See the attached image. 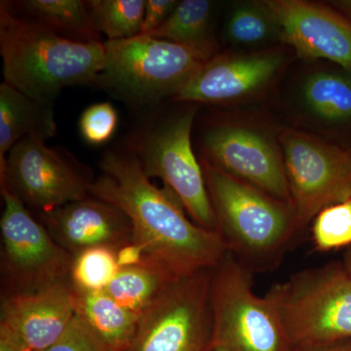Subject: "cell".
<instances>
[{"mask_svg":"<svg viewBox=\"0 0 351 351\" xmlns=\"http://www.w3.org/2000/svg\"><path fill=\"white\" fill-rule=\"evenodd\" d=\"M100 169L90 195L128 217L132 242L142 249L145 260L181 278L214 269L226 255L228 250L218 232L193 223L169 191L152 184L131 152H106Z\"/></svg>","mask_w":351,"mask_h":351,"instance_id":"obj_1","label":"cell"},{"mask_svg":"<svg viewBox=\"0 0 351 351\" xmlns=\"http://www.w3.org/2000/svg\"><path fill=\"white\" fill-rule=\"evenodd\" d=\"M0 54L4 82L36 100L52 103L75 85L96 82L105 66L104 43H80L18 17L0 4Z\"/></svg>","mask_w":351,"mask_h":351,"instance_id":"obj_2","label":"cell"},{"mask_svg":"<svg viewBox=\"0 0 351 351\" xmlns=\"http://www.w3.org/2000/svg\"><path fill=\"white\" fill-rule=\"evenodd\" d=\"M217 232L226 250L249 270L278 262L300 230L290 202L201 163Z\"/></svg>","mask_w":351,"mask_h":351,"instance_id":"obj_3","label":"cell"},{"mask_svg":"<svg viewBox=\"0 0 351 351\" xmlns=\"http://www.w3.org/2000/svg\"><path fill=\"white\" fill-rule=\"evenodd\" d=\"M105 66L95 84L131 106L174 98L211 56L189 46L137 36L107 40Z\"/></svg>","mask_w":351,"mask_h":351,"instance_id":"obj_4","label":"cell"},{"mask_svg":"<svg viewBox=\"0 0 351 351\" xmlns=\"http://www.w3.org/2000/svg\"><path fill=\"white\" fill-rule=\"evenodd\" d=\"M265 295L293 350L351 339V276L343 263L295 274Z\"/></svg>","mask_w":351,"mask_h":351,"instance_id":"obj_5","label":"cell"},{"mask_svg":"<svg viewBox=\"0 0 351 351\" xmlns=\"http://www.w3.org/2000/svg\"><path fill=\"white\" fill-rule=\"evenodd\" d=\"M210 351H292L274 304L252 288L251 271L230 252L213 269Z\"/></svg>","mask_w":351,"mask_h":351,"instance_id":"obj_6","label":"cell"},{"mask_svg":"<svg viewBox=\"0 0 351 351\" xmlns=\"http://www.w3.org/2000/svg\"><path fill=\"white\" fill-rule=\"evenodd\" d=\"M196 108L152 122L134 138L130 152L149 179L158 178L193 223L217 232L216 219L202 166L191 145Z\"/></svg>","mask_w":351,"mask_h":351,"instance_id":"obj_7","label":"cell"},{"mask_svg":"<svg viewBox=\"0 0 351 351\" xmlns=\"http://www.w3.org/2000/svg\"><path fill=\"white\" fill-rule=\"evenodd\" d=\"M213 269L170 284L138 317L124 351H210Z\"/></svg>","mask_w":351,"mask_h":351,"instance_id":"obj_8","label":"cell"},{"mask_svg":"<svg viewBox=\"0 0 351 351\" xmlns=\"http://www.w3.org/2000/svg\"><path fill=\"white\" fill-rule=\"evenodd\" d=\"M0 221L3 295L36 292L53 284L71 282L73 257L52 239L20 199L1 191Z\"/></svg>","mask_w":351,"mask_h":351,"instance_id":"obj_9","label":"cell"},{"mask_svg":"<svg viewBox=\"0 0 351 351\" xmlns=\"http://www.w3.org/2000/svg\"><path fill=\"white\" fill-rule=\"evenodd\" d=\"M290 203L300 230L320 211L351 197V152L298 130L278 138Z\"/></svg>","mask_w":351,"mask_h":351,"instance_id":"obj_10","label":"cell"},{"mask_svg":"<svg viewBox=\"0 0 351 351\" xmlns=\"http://www.w3.org/2000/svg\"><path fill=\"white\" fill-rule=\"evenodd\" d=\"M94 180L73 156L36 138L20 141L0 168L1 191L6 189L38 213L89 197Z\"/></svg>","mask_w":351,"mask_h":351,"instance_id":"obj_11","label":"cell"},{"mask_svg":"<svg viewBox=\"0 0 351 351\" xmlns=\"http://www.w3.org/2000/svg\"><path fill=\"white\" fill-rule=\"evenodd\" d=\"M203 161L278 199L290 202L282 149L267 132L219 123L202 137Z\"/></svg>","mask_w":351,"mask_h":351,"instance_id":"obj_12","label":"cell"},{"mask_svg":"<svg viewBox=\"0 0 351 351\" xmlns=\"http://www.w3.org/2000/svg\"><path fill=\"white\" fill-rule=\"evenodd\" d=\"M281 29V40L304 60L324 59L351 75V21L330 4L265 0Z\"/></svg>","mask_w":351,"mask_h":351,"instance_id":"obj_13","label":"cell"},{"mask_svg":"<svg viewBox=\"0 0 351 351\" xmlns=\"http://www.w3.org/2000/svg\"><path fill=\"white\" fill-rule=\"evenodd\" d=\"M283 63V54L278 50L212 57L173 100L193 105L247 98L267 86Z\"/></svg>","mask_w":351,"mask_h":351,"instance_id":"obj_14","label":"cell"},{"mask_svg":"<svg viewBox=\"0 0 351 351\" xmlns=\"http://www.w3.org/2000/svg\"><path fill=\"white\" fill-rule=\"evenodd\" d=\"M38 218L56 243L73 257L94 247L117 250L133 240L128 217L119 208L91 195L38 213Z\"/></svg>","mask_w":351,"mask_h":351,"instance_id":"obj_15","label":"cell"},{"mask_svg":"<svg viewBox=\"0 0 351 351\" xmlns=\"http://www.w3.org/2000/svg\"><path fill=\"white\" fill-rule=\"evenodd\" d=\"M75 315L71 282L53 284L25 294L2 295L1 323L20 335L32 351L54 345Z\"/></svg>","mask_w":351,"mask_h":351,"instance_id":"obj_16","label":"cell"},{"mask_svg":"<svg viewBox=\"0 0 351 351\" xmlns=\"http://www.w3.org/2000/svg\"><path fill=\"white\" fill-rule=\"evenodd\" d=\"M53 104L32 99L2 82L0 85V168L7 154L25 138L45 143L56 135Z\"/></svg>","mask_w":351,"mask_h":351,"instance_id":"obj_17","label":"cell"},{"mask_svg":"<svg viewBox=\"0 0 351 351\" xmlns=\"http://www.w3.org/2000/svg\"><path fill=\"white\" fill-rule=\"evenodd\" d=\"M75 291L76 314L108 351H124L140 315L120 306L105 290Z\"/></svg>","mask_w":351,"mask_h":351,"instance_id":"obj_18","label":"cell"},{"mask_svg":"<svg viewBox=\"0 0 351 351\" xmlns=\"http://www.w3.org/2000/svg\"><path fill=\"white\" fill-rule=\"evenodd\" d=\"M302 106L326 125L351 127V75L346 71H314L300 90Z\"/></svg>","mask_w":351,"mask_h":351,"instance_id":"obj_19","label":"cell"},{"mask_svg":"<svg viewBox=\"0 0 351 351\" xmlns=\"http://www.w3.org/2000/svg\"><path fill=\"white\" fill-rule=\"evenodd\" d=\"M24 19L47 27L60 36L80 43H101L92 22L86 1L25 0L17 2Z\"/></svg>","mask_w":351,"mask_h":351,"instance_id":"obj_20","label":"cell"},{"mask_svg":"<svg viewBox=\"0 0 351 351\" xmlns=\"http://www.w3.org/2000/svg\"><path fill=\"white\" fill-rule=\"evenodd\" d=\"M177 279L160 265L145 260L140 265L120 267L105 291L120 306L141 315Z\"/></svg>","mask_w":351,"mask_h":351,"instance_id":"obj_21","label":"cell"},{"mask_svg":"<svg viewBox=\"0 0 351 351\" xmlns=\"http://www.w3.org/2000/svg\"><path fill=\"white\" fill-rule=\"evenodd\" d=\"M211 20V2L182 0L162 24L145 36L196 48L214 57Z\"/></svg>","mask_w":351,"mask_h":351,"instance_id":"obj_22","label":"cell"},{"mask_svg":"<svg viewBox=\"0 0 351 351\" xmlns=\"http://www.w3.org/2000/svg\"><path fill=\"white\" fill-rule=\"evenodd\" d=\"M226 38L232 44L255 47L281 39V29L265 1L237 4L226 24Z\"/></svg>","mask_w":351,"mask_h":351,"instance_id":"obj_23","label":"cell"},{"mask_svg":"<svg viewBox=\"0 0 351 351\" xmlns=\"http://www.w3.org/2000/svg\"><path fill=\"white\" fill-rule=\"evenodd\" d=\"M86 3L94 27L108 40L133 38L142 32L145 0H91Z\"/></svg>","mask_w":351,"mask_h":351,"instance_id":"obj_24","label":"cell"},{"mask_svg":"<svg viewBox=\"0 0 351 351\" xmlns=\"http://www.w3.org/2000/svg\"><path fill=\"white\" fill-rule=\"evenodd\" d=\"M119 269L117 250L94 247L73 257L69 280L76 291L105 290Z\"/></svg>","mask_w":351,"mask_h":351,"instance_id":"obj_25","label":"cell"},{"mask_svg":"<svg viewBox=\"0 0 351 351\" xmlns=\"http://www.w3.org/2000/svg\"><path fill=\"white\" fill-rule=\"evenodd\" d=\"M313 241L319 252L351 247V197L323 209L313 219Z\"/></svg>","mask_w":351,"mask_h":351,"instance_id":"obj_26","label":"cell"},{"mask_svg":"<svg viewBox=\"0 0 351 351\" xmlns=\"http://www.w3.org/2000/svg\"><path fill=\"white\" fill-rule=\"evenodd\" d=\"M117 113L110 103L90 106L83 112L80 129L83 138L91 145H103L114 134Z\"/></svg>","mask_w":351,"mask_h":351,"instance_id":"obj_27","label":"cell"},{"mask_svg":"<svg viewBox=\"0 0 351 351\" xmlns=\"http://www.w3.org/2000/svg\"><path fill=\"white\" fill-rule=\"evenodd\" d=\"M41 351H108L76 314L54 345Z\"/></svg>","mask_w":351,"mask_h":351,"instance_id":"obj_28","label":"cell"},{"mask_svg":"<svg viewBox=\"0 0 351 351\" xmlns=\"http://www.w3.org/2000/svg\"><path fill=\"white\" fill-rule=\"evenodd\" d=\"M177 4L175 0H145L144 22L138 36H145L157 29L169 17Z\"/></svg>","mask_w":351,"mask_h":351,"instance_id":"obj_29","label":"cell"},{"mask_svg":"<svg viewBox=\"0 0 351 351\" xmlns=\"http://www.w3.org/2000/svg\"><path fill=\"white\" fill-rule=\"evenodd\" d=\"M0 351H32L20 335L8 325L0 324Z\"/></svg>","mask_w":351,"mask_h":351,"instance_id":"obj_30","label":"cell"},{"mask_svg":"<svg viewBox=\"0 0 351 351\" xmlns=\"http://www.w3.org/2000/svg\"><path fill=\"white\" fill-rule=\"evenodd\" d=\"M117 257L119 267L140 265L145 260L144 252L134 242L123 245L117 249Z\"/></svg>","mask_w":351,"mask_h":351,"instance_id":"obj_31","label":"cell"},{"mask_svg":"<svg viewBox=\"0 0 351 351\" xmlns=\"http://www.w3.org/2000/svg\"><path fill=\"white\" fill-rule=\"evenodd\" d=\"M292 351H351V339L329 343V345L297 348V350H293Z\"/></svg>","mask_w":351,"mask_h":351,"instance_id":"obj_32","label":"cell"},{"mask_svg":"<svg viewBox=\"0 0 351 351\" xmlns=\"http://www.w3.org/2000/svg\"><path fill=\"white\" fill-rule=\"evenodd\" d=\"M329 3L332 8L336 9L351 21V0H336V1H330Z\"/></svg>","mask_w":351,"mask_h":351,"instance_id":"obj_33","label":"cell"},{"mask_svg":"<svg viewBox=\"0 0 351 351\" xmlns=\"http://www.w3.org/2000/svg\"><path fill=\"white\" fill-rule=\"evenodd\" d=\"M343 265L351 276V247L346 249L345 255H343Z\"/></svg>","mask_w":351,"mask_h":351,"instance_id":"obj_34","label":"cell"},{"mask_svg":"<svg viewBox=\"0 0 351 351\" xmlns=\"http://www.w3.org/2000/svg\"><path fill=\"white\" fill-rule=\"evenodd\" d=\"M350 152H351V149H350Z\"/></svg>","mask_w":351,"mask_h":351,"instance_id":"obj_35","label":"cell"}]
</instances>
